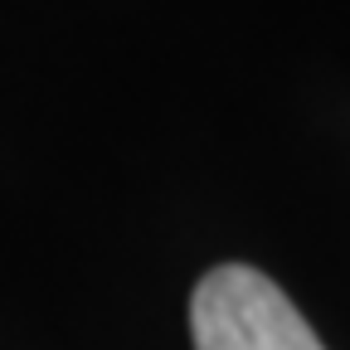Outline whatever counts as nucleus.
Instances as JSON below:
<instances>
[{
    "label": "nucleus",
    "mask_w": 350,
    "mask_h": 350,
    "mask_svg": "<svg viewBox=\"0 0 350 350\" xmlns=\"http://www.w3.org/2000/svg\"><path fill=\"white\" fill-rule=\"evenodd\" d=\"M195 350H326L292 297L248 262H224L190 297Z\"/></svg>",
    "instance_id": "nucleus-1"
}]
</instances>
